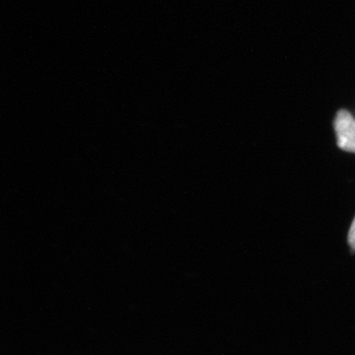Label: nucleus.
I'll return each instance as SVG.
<instances>
[{"label": "nucleus", "mask_w": 355, "mask_h": 355, "mask_svg": "<svg viewBox=\"0 0 355 355\" xmlns=\"http://www.w3.org/2000/svg\"><path fill=\"white\" fill-rule=\"evenodd\" d=\"M349 242L352 249L355 250V218L354 222H352V227H350L349 234Z\"/></svg>", "instance_id": "f03ea898"}, {"label": "nucleus", "mask_w": 355, "mask_h": 355, "mask_svg": "<svg viewBox=\"0 0 355 355\" xmlns=\"http://www.w3.org/2000/svg\"><path fill=\"white\" fill-rule=\"evenodd\" d=\"M338 146L343 150L355 153V119L345 111H338L335 119Z\"/></svg>", "instance_id": "f257e3e1"}]
</instances>
